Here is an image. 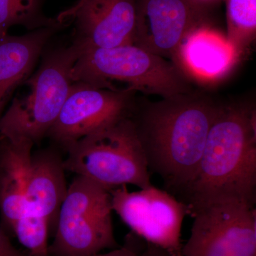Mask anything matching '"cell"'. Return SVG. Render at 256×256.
<instances>
[{
    "mask_svg": "<svg viewBox=\"0 0 256 256\" xmlns=\"http://www.w3.org/2000/svg\"><path fill=\"white\" fill-rule=\"evenodd\" d=\"M220 104L196 90L156 102L136 100L131 119L148 168L171 194L181 196L196 176Z\"/></svg>",
    "mask_w": 256,
    "mask_h": 256,
    "instance_id": "cell-1",
    "label": "cell"
},
{
    "mask_svg": "<svg viewBox=\"0 0 256 256\" xmlns=\"http://www.w3.org/2000/svg\"><path fill=\"white\" fill-rule=\"evenodd\" d=\"M180 198L188 212L224 200L255 206L256 108L252 101H220L196 176Z\"/></svg>",
    "mask_w": 256,
    "mask_h": 256,
    "instance_id": "cell-2",
    "label": "cell"
},
{
    "mask_svg": "<svg viewBox=\"0 0 256 256\" xmlns=\"http://www.w3.org/2000/svg\"><path fill=\"white\" fill-rule=\"evenodd\" d=\"M77 45L80 53L72 69L74 82L162 98L196 90L192 80L174 62L134 45L110 48Z\"/></svg>",
    "mask_w": 256,
    "mask_h": 256,
    "instance_id": "cell-3",
    "label": "cell"
},
{
    "mask_svg": "<svg viewBox=\"0 0 256 256\" xmlns=\"http://www.w3.org/2000/svg\"><path fill=\"white\" fill-rule=\"evenodd\" d=\"M80 50L76 44L47 50L34 74L25 82L26 95L15 98L0 119V136L34 144L46 138L73 84L72 72Z\"/></svg>",
    "mask_w": 256,
    "mask_h": 256,
    "instance_id": "cell-4",
    "label": "cell"
},
{
    "mask_svg": "<svg viewBox=\"0 0 256 256\" xmlns=\"http://www.w3.org/2000/svg\"><path fill=\"white\" fill-rule=\"evenodd\" d=\"M66 152V171L88 178L108 192L128 185L140 190L152 186L131 118L82 138Z\"/></svg>",
    "mask_w": 256,
    "mask_h": 256,
    "instance_id": "cell-5",
    "label": "cell"
},
{
    "mask_svg": "<svg viewBox=\"0 0 256 256\" xmlns=\"http://www.w3.org/2000/svg\"><path fill=\"white\" fill-rule=\"evenodd\" d=\"M112 212L110 192L76 175L60 207L50 254L92 256L107 249L118 248Z\"/></svg>",
    "mask_w": 256,
    "mask_h": 256,
    "instance_id": "cell-6",
    "label": "cell"
},
{
    "mask_svg": "<svg viewBox=\"0 0 256 256\" xmlns=\"http://www.w3.org/2000/svg\"><path fill=\"white\" fill-rule=\"evenodd\" d=\"M188 216L194 220L182 256H256L255 206L224 200L197 206Z\"/></svg>",
    "mask_w": 256,
    "mask_h": 256,
    "instance_id": "cell-7",
    "label": "cell"
},
{
    "mask_svg": "<svg viewBox=\"0 0 256 256\" xmlns=\"http://www.w3.org/2000/svg\"><path fill=\"white\" fill-rule=\"evenodd\" d=\"M110 193L112 210L134 233L172 256H182V227L188 215L184 202L153 185L133 192L122 186Z\"/></svg>",
    "mask_w": 256,
    "mask_h": 256,
    "instance_id": "cell-8",
    "label": "cell"
},
{
    "mask_svg": "<svg viewBox=\"0 0 256 256\" xmlns=\"http://www.w3.org/2000/svg\"><path fill=\"white\" fill-rule=\"evenodd\" d=\"M136 95L134 92H112L74 82L46 138L66 152L82 138L132 117Z\"/></svg>",
    "mask_w": 256,
    "mask_h": 256,
    "instance_id": "cell-9",
    "label": "cell"
},
{
    "mask_svg": "<svg viewBox=\"0 0 256 256\" xmlns=\"http://www.w3.org/2000/svg\"><path fill=\"white\" fill-rule=\"evenodd\" d=\"M208 11L201 0H136L133 45L176 64L184 40L210 26Z\"/></svg>",
    "mask_w": 256,
    "mask_h": 256,
    "instance_id": "cell-10",
    "label": "cell"
},
{
    "mask_svg": "<svg viewBox=\"0 0 256 256\" xmlns=\"http://www.w3.org/2000/svg\"><path fill=\"white\" fill-rule=\"evenodd\" d=\"M74 24V43L110 48L133 45L136 0H79L57 18Z\"/></svg>",
    "mask_w": 256,
    "mask_h": 256,
    "instance_id": "cell-11",
    "label": "cell"
},
{
    "mask_svg": "<svg viewBox=\"0 0 256 256\" xmlns=\"http://www.w3.org/2000/svg\"><path fill=\"white\" fill-rule=\"evenodd\" d=\"M240 60L226 35L210 25L198 28L184 40L176 64L192 82L208 85L225 78Z\"/></svg>",
    "mask_w": 256,
    "mask_h": 256,
    "instance_id": "cell-12",
    "label": "cell"
},
{
    "mask_svg": "<svg viewBox=\"0 0 256 256\" xmlns=\"http://www.w3.org/2000/svg\"><path fill=\"white\" fill-rule=\"evenodd\" d=\"M66 23L0 38V119L15 90L33 74L47 45Z\"/></svg>",
    "mask_w": 256,
    "mask_h": 256,
    "instance_id": "cell-13",
    "label": "cell"
},
{
    "mask_svg": "<svg viewBox=\"0 0 256 256\" xmlns=\"http://www.w3.org/2000/svg\"><path fill=\"white\" fill-rule=\"evenodd\" d=\"M66 171L58 148H45L32 153L25 212L44 217L50 230L56 228L60 207L68 192Z\"/></svg>",
    "mask_w": 256,
    "mask_h": 256,
    "instance_id": "cell-14",
    "label": "cell"
},
{
    "mask_svg": "<svg viewBox=\"0 0 256 256\" xmlns=\"http://www.w3.org/2000/svg\"><path fill=\"white\" fill-rule=\"evenodd\" d=\"M28 140H0V213L10 228L26 210L25 194L32 150Z\"/></svg>",
    "mask_w": 256,
    "mask_h": 256,
    "instance_id": "cell-15",
    "label": "cell"
},
{
    "mask_svg": "<svg viewBox=\"0 0 256 256\" xmlns=\"http://www.w3.org/2000/svg\"><path fill=\"white\" fill-rule=\"evenodd\" d=\"M46 0H0V38L10 28L23 26L30 31L66 23L48 18L44 13Z\"/></svg>",
    "mask_w": 256,
    "mask_h": 256,
    "instance_id": "cell-16",
    "label": "cell"
},
{
    "mask_svg": "<svg viewBox=\"0 0 256 256\" xmlns=\"http://www.w3.org/2000/svg\"><path fill=\"white\" fill-rule=\"evenodd\" d=\"M227 40L242 58L256 36V0H226Z\"/></svg>",
    "mask_w": 256,
    "mask_h": 256,
    "instance_id": "cell-17",
    "label": "cell"
},
{
    "mask_svg": "<svg viewBox=\"0 0 256 256\" xmlns=\"http://www.w3.org/2000/svg\"><path fill=\"white\" fill-rule=\"evenodd\" d=\"M12 230L20 244L30 252V256H50V227L44 217L25 212L15 222Z\"/></svg>",
    "mask_w": 256,
    "mask_h": 256,
    "instance_id": "cell-18",
    "label": "cell"
},
{
    "mask_svg": "<svg viewBox=\"0 0 256 256\" xmlns=\"http://www.w3.org/2000/svg\"><path fill=\"white\" fill-rule=\"evenodd\" d=\"M0 256H26L12 244L6 234L0 229Z\"/></svg>",
    "mask_w": 256,
    "mask_h": 256,
    "instance_id": "cell-19",
    "label": "cell"
},
{
    "mask_svg": "<svg viewBox=\"0 0 256 256\" xmlns=\"http://www.w3.org/2000/svg\"><path fill=\"white\" fill-rule=\"evenodd\" d=\"M140 254H138L133 248L129 246H124V247L118 248L114 249L112 252L107 254H98L92 256H140Z\"/></svg>",
    "mask_w": 256,
    "mask_h": 256,
    "instance_id": "cell-20",
    "label": "cell"
},
{
    "mask_svg": "<svg viewBox=\"0 0 256 256\" xmlns=\"http://www.w3.org/2000/svg\"><path fill=\"white\" fill-rule=\"evenodd\" d=\"M140 256H173L169 252L159 246L148 244L146 250Z\"/></svg>",
    "mask_w": 256,
    "mask_h": 256,
    "instance_id": "cell-21",
    "label": "cell"
},
{
    "mask_svg": "<svg viewBox=\"0 0 256 256\" xmlns=\"http://www.w3.org/2000/svg\"><path fill=\"white\" fill-rule=\"evenodd\" d=\"M202 2H204L208 3L210 2L213 1V0H201Z\"/></svg>",
    "mask_w": 256,
    "mask_h": 256,
    "instance_id": "cell-22",
    "label": "cell"
},
{
    "mask_svg": "<svg viewBox=\"0 0 256 256\" xmlns=\"http://www.w3.org/2000/svg\"><path fill=\"white\" fill-rule=\"evenodd\" d=\"M2 138L1 136H0V140H1Z\"/></svg>",
    "mask_w": 256,
    "mask_h": 256,
    "instance_id": "cell-23",
    "label": "cell"
}]
</instances>
